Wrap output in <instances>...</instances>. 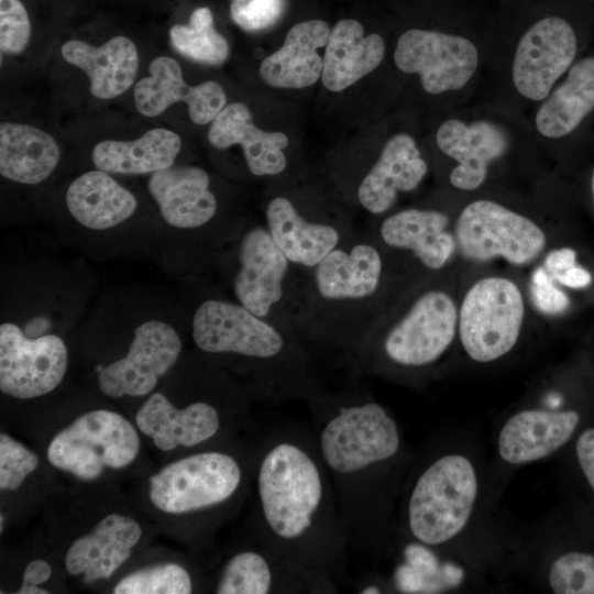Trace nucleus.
Masks as SVG:
<instances>
[{
  "label": "nucleus",
  "instance_id": "obj_1",
  "mask_svg": "<svg viewBox=\"0 0 594 594\" xmlns=\"http://www.w3.org/2000/svg\"><path fill=\"white\" fill-rule=\"evenodd\" d=\"M305 404L337 497L349 546L395 557L397 506L415 452L394 414L355 380L324 382Z\"/></svg>",
  "mask_w": 594,
  "mask_h": 594
},
{
  "label": "nucleus",
  "instance_id": "obj_2",
  "mask_svg": "<svg viewBox=\"0 0 594 594\" xmlns=\"http://www.w3.org/2000/svg\"><path fill=\"white\" fill-rule=\"evenodd\" d=\"M497 503L479 447L463 438L436 441L415 453L397 506L398 538L479 576L509 574L518 531L497 517Z\"/></svg>",
  "mask_w": 594,
  "mask_h": 594
},
{
  "label": "nucleus",
  "instance_id": "obj_3",
  "mask_svg": "<svg viewBox=\"0 0 594 594\" xmlns=\"http://www.w3.org/2000/svg\"><path fill=\"white\" fill-rule=\"evenodd\" d=\"M252 477L260 538L337 593L349 540L310 427H270L254 452Z\"/></svg>",
  "mask_w": 594,
  "mask_h": 594
},
{
  "label": "nucleus",
  "instance_id": "obj_4",
  "mask_svg": "<svg viewBox=\"0 0 594 594\" xmlns=\"http://www.w3.org/2000/svg\"><path fill=\"white\" fill-rule=\"evenodd\" d=\"M386 274L381 243L353 230L314 267H300L298 336L314 352L344 356L383 317Z\"/></svg>",
  "mask_w": 594,
  "mask_h": 594
},
{
  "label": "nucleus",
  "instance_id": "obj_5",
  "mask_svg": "<svg viewBox=\"0 0 594 594\" xmlns=\"http://www.w3.org/2000/svg\"><path fill=\"white\" fill-rule=\"evenodd\" d=\"M191 337L213 356L241 364L258 400L305 402L324 382L315 352L290 328L261 318L235 300L210 297L195 309Z\"/></svg>",
  "mask_w": 594,
  "mask_h": 594
},
{
  "label": "nucleus",
  "instance_id": "obj_6",
  "mask_svg": "<svg viewBox=\"0 0 594 594\" xmlns=\"http://www.w3.org/2000/svg\"><path fill=\"white\" fill-rule=\"evenodd\" d=\"M458 317L450 295L427 289L388 324L376 323L344 358L356 373L413 378L449 352Z\"/></svg>",
  "mask_w": 594,
  "mask_h": 594
},
{
  "label": "nucleus",
  "instance_id": "obj_7",
  "mask_svg": "<svg viewBox=\"0 0 594 594\" xmlns=\"http://www.w3.org/2000/svg\"><path fill=\"white\" fill-rule=\"evenodd\" d=\"M559 509L519 531L509 573L554 594H594V515L585 506Z\"/></svg>",
  "mask_w": 594,
  "mask_h": 594
},
{
  "label": "nucleus",
  "instance_id": "obj_8",
  "mask_svg": "<svg viewBox=\"0 0 594 594\" xmlns=\"http://www.w3.org/2000/svg\"><path fill=\"white\" fill-rule=\"evenodd\" d=\"M299 286L300 267L285 255L264 223L239 234L231 277L235 301L296 332Z\"/></svg>",
  "mask_w": 594,
  "mask_h": 594
},
{
  "label": "nucleus",
  "instance_id": "obj_9",
  "mask_svg": "<svg viewBox=\"0 0 594 594\" xmlns=\"http://www.w3.org/2000/svg\"><path fill=\"white\" fill-rule=\"evenodd\" d=\"M250 463L226 450H205L176 460L150 477V498L167 514L220 508L243 492L252 476Z\"/></svg>",
  "mask_w": 594,
  "mask_h": 594
},
{
  "label": "nucleus",
  "instance_id": "obj_10",
  "mask_svg": "<svg viewBox=\"0 0 594 594\" xmlns=\"http://www.w3.org/2000/svg\"><path fill=\"white\" fill-rule=\"evenodd\" d=\"M525 316L519 287L505 277H485L465 294L458 317L464 353L477 364L496 362L516 346Z\"/></svg>",
  "mask_w": 594,
  "mask_h": 594
},
{
  "label": "nucleus",
  "instance_id": "obj_11",
  "mask_svg": "<svg viewBox=\"0 0 594 594\" xmlns=\"http://www.w3.org/2000/svg\"><path fill=\"white\" fill-rule=\"evenodd\" d=\"M140 450V438L122 415L97 409L82 414L61 430L47 447V460L56 469L90 481L105 469L131 464Z\"/></svg>",
  "mask_w": 594,
  "mask_h": 594
},
{
  "label": "nucleus",
  "instance_id": "obj_12",
  "mask_svg": "<svg viewBox=\"0 0 594 594\" xmlns=\"http://www.w3.org/2000/svg\"><path fill=\"white\" fill-rule=\"evenodd\" d=\"M454 238L468 260L486 262L503 257L517 266L534 262L547 243L546 234L532 220L485 199L464 207Z\"/></svg>",
  "mask_w": 594,
  "mask_h": 594
},
{
  "label": "nucleus",
  "instance_id": "obj_13",
  "mask_svg": "<svg viewBox=\"0 0 594 594\" xmlns=\"http://www.w3.org/2000/svg\"><path fill=\"white\" fill-rule=\"evenodd\" d=\"M67 365V346L58 336L30 339L14 323L0 326L2 393L20 399L48 394L63 381Z\"/></svg>",
  "mask_w": 594,
  "mask_h": 594
},
{
  "label": "nucleus",
  "instance_id": "obj_14",
  "mask_svg": "<svg viewBox=\"0 0 594 594\" xmlns=\"http://www.w3.org/2000/svg\"><path fill=\"white\" fill-rule=\"evenodd\" d=\"M394 61L402 72L419 74L424 89L438 95L463 88L476 70L479 54L465 37L411 29L399 36Z\"/></svg>",
  "mask_w": 594,
  "mask_h": 594
},
{
  "label": "nucleus",
  "instance_id": "obj_15",
  "mask_svg": "<svg viewBox=\"0 0 594 594\" xmlns=\"http://www.w3.org/2000/svg\"><path fill=\"white\" fill-rule=\"evenodd\" d=\"M261 539V538H260ZM217 594L334 593L317 574L273 544H260L232 554L215 585Z\"/></svg>",
  "mask_w": 594,
  "mask_h": 594
},
{
  "label": "nucleus",
  "instance_id": "obj_16",
  "mask_svg": "<svg viewBox=\"0 0 594 594\" xmlns=\"http://www.w3.org/2000/svg\"><path fill=\"white\" fill-rule=\"evenodd\" d=\"M182 348L179 334L168 323L160 320L141 323L127 355L100 371L99 389L113 398L148 395L177 362Z\"/></svg>",
  "mask_w": 594,
  "mask_h": 594
},
{
  "label": "nucleus",
  "instance_id": "obj_17",
  "mask_svg": "<svg viewBox=\"0 0 594 594\" xmlns=\"http://www.w3.org/2000/svg\"><path fill=\"white\" fill-rule=\"evenodd\" d=\"M576 36L563 19L550 16L531 25L521 36L513 62L517 91L530 100H543L571 66Z\"/></svg>",
  "mask_w": 594,
  "mask_h": 594
},
{
  "label": "nucleus",
  "instance_id": "obj_18",
  "mask_svg": "<svg viewBox=\"0 0 594 594\" xmlns=\"http://www.w3.org/2000/svg\"><path fill=\"white\" fill-rule=\"evenodd\" d=\"M264 224L285 255L301 268L314 267L354 230L341 217L308 213L283 195L268 200Z\"/></svg>",
  "mask_w": 594,
  "mask_h": 594
},
{
  "label": "nucleus",
  "instance_id": "obj_19",
  "mask_svg": "<svg viewBox=\"0 0 594 594\" xmlns=\"http://www.w3.org/2000/svg\"><path fill=\"white\" fill-rule=\"evenodd\" d=\"M148 70L150 76L139 80L133 92L135 107L145 117H157L169 106L185 102L190 120L204 125L226 107L227 96L218 82L187 85L179 63L172 57L154 58Z\"/></svg>",
  "mask_w": 594,
  "mask_h": 594
},
{
  "label": "nucleus",
  "instance_id": "obj_20",
  "mask_svg": "<svg viewBox=\"0 0 594 594\" xmlns=\"http://www.w3.org/2000/svg\"><path fill=\"white\" fill-rule=\"evenodd\" d=\"M138 428L163 451L195 448L213 440L223 429L224 413L207 399L176 408L161 393L152 394L135 415Z\"/></svg>",
  "mask_w": 594,
  "mask_h": 594
},
{
  "label": "nucleus",
  "instance_id": "obj_21",
  "mask_svg": "<svg viewBox=\"0 0 594 594\" xmlns=\"http://www.w3.org/2000/svg\"><path fill=\"white\" fill-rule=\"evenodd\" d=\"M428 172L415 140L406 133L392 136L358 185L356 200L371 215H382L399 193L416 189Z\"/></svg>",
  "mask_w": 594,
  "mask_h": 594
},
{
  "label": "nucleus",
  "instance_id": "obj_22",
  "mask_svg": "<svg viewBox=\"0 0 594 594\" xmlns=\"http://www.w3.org/2000/svg\"><path fill=\"white\" fill-rule=\"evenodd\" d=\"M448 227L449 217L441 211L409 208L386 217L373 235L385 250L409 253L425 268L439 271L457 248Z\"/></svg>",
  "mask_w": 594,
  "mask_h": 594
},
{
  "label": "nucleus",
  "instance_id": "obj_23",
  "mask_svg": "<svg viewBox=\"0 0 594 594\" xmlns=\"http://www.w3.org/2000/svg\"><path fill=\"white\" fill-rule=\"evenodd\" d=\"M436 141L444 154L459 163L450 174V183L461 190L477 189L486 178L490 163L508 148L506 132L485 120L471 124L448 120L439 127Z\"/></svg>",
  "mask_w": 594,
  "mask_h": 594
},
{
  "label": "nucleus",
  "instance_id": "obj_24",
  "mask_svg": "<svg viewBox=\"0 0 594 594\" xmlns=\"http://www.w3.org/2000/svg\"><path fill=\"white\" fill-rule=\"evenodd\" d=\"M147 188L163 219L172 227L198 229L217 215L218 201L210 189V177L198 166H170L155 172Z\"/></svg>",
  "mask_w": 594,
  "mask_h": 594
},
{
  "label": "nucleus",
  "instance_id": "obj_25",
  "mask_svg": "<svg viewBox=\"0 0 594 594\" xmlns=\"http://www.w3.org/2000/svg\"><path fill=\"white\" fill-rule=\"evenodd\" d=\"M141 536L134 518L110 514L70 544L65 568L72 575H82L85 583L109 579L129 559Z\"/></svg>",
  "mask_w": 594,
  "mask_h": 594
},
{
  "label": "nucleus",
  "instance_id": "obj_26",
  "mask_svg": "<svg viewBox=\"0 0 594 594\" xmlns=\"http://www.w3.org/2000/svg\"><path fill=\"white\" fill-rule=\"evenodd\" d=\"M208 141L218 150L241 145L254 176H277L287 168L284 153L289 143L287 135L254 125L250 110L241 102L229 103L218 113L209 128Z\"/></svg>",
  "mask_w": 594,
  "mask_h": 594
},
{
  "label": "nucleus",
  "instance_id": "obj_27",
  "mask_svg": "<svg viewBox=\"0 0 594 594\" xmlns=\"http://www.w3.org/2000/svg\"><path fill=\"white\" fill-rule=\"evenodd\" d=\"M330 32L329 24L322 20L295 24L282 47L262 61L258 70L262 80L271 87L288 89L316 84L323 63L317 50L327 45Z\"/></svg>",
  "mask_w": 594,
  "mask_h": 594
},
{
  "label": "nucleus",
  "instance_id": "obj_28",
  "mask_svg": "<svg viewBox=\"0 0 594 594\" xmlns=\"http://www.w3.org/2000/svg\"><path fill=\"white\" fill-rule=\"evenodd\" d=\"M61 52L67 63L88 76L90 92L99 99L122 95L132 86L138 74V48L125 36H113L101 46L70 40L62 46Z\"/></svg>",
  "mask_w": 594,
  "mask_h": 594
},
{
  "label": "nucleus",
  "instance_id": "obj_29",
  "mask_svg": "<svg viewBox=\"0 0 594 594\" xmlns=\"http://www.w3.org/2000/svg\"><path fill=\"white\" fill-rule=\"evenodd\" d=\"M385 43L381 35L364 36L363 25L352 19L332 28L323 55L321 80L334 92L344 90L373 72L382 62Z\"/></svg>",
  "mask_w": 594,
  "mask_h": 594
},
{
  "label": "nucleus",
  "instance_id": "obj_30",
  "mask_svg": "<svg viewBox=\"0 0 594 594\" xmlns=\"http://www.w3.org/2000/svg\"><path fill=\"white\" fill-rule=\"evenodd\" d=\"M66 205L81 226L106 230L130 218L138 201L107 172L96 169L80 175L69 185Z\"/></svg>",
  "mask_w": 594,
  "mask_h": 594
},
{
  "label": "nucleus",
  "instance_id": "obj_31",
  "mask_svg": "<svg viewBox=\"0 0 594 594\" xmlns=\"http://www.w3.org/2000/svg\"><path fill=\"white\" fill-rule=\"evenodd\" d=\"M59 148L43 130L16 122L0 124V173L15 183L35 185L56 168Z\"/></svg>",
  "mask_w": 594,
  "mask_h": 594
},
{
  "label": "nucleus",
  "instance_id": "obj_32",
  "mask_svg": "<svg viewBox=\"0 0 594 594\" xmlns=\"http://www.w3.org/2000/svg\"><path fill=\"white\" fill-rule=\"evenodd\" d=\"M182 147L177 133L155 128L133 141L105 140L92 150L91 158L97 169L142 175L173 166Z\"/></svg>",
  "mask_w": 594,
  "mask_h": 594
},
{
  "label": "nucleus",
  "instance_id": "obj_33",
  "mask_svg": "<svg viewBox=\"0 0 594 594\" xmlns=\"http://www.w3.org/2000/svg\"><path fill=\"white\" fill-rule=\"evenodd\" d=\"M398 565L391 580L395 593H439L459 590L463 578H476L465 566L418 542L398 538Z\"/></svg>",
  "mask_w": 594,
  "mask_h": 594
},
{
  "label": "nucleus",
  "instance_id": "obj_34",
  "mask_svg": "<svg viewBox=\"0 0 594 594\" xmlns=\"http://www.w3.org/2000/svg\"><path fill=\"white\" fill-rule=\"evenodd\" d=\"M594 109V57L574 64L565 80L550 91L536 114V128L546 138L571 133Z\"/></svg>",
  "mask_w": 594,
  "mask_h": 594
},
{
  "label": "nucleus",
  "instance_id": "obj_35",
  "mask_svg": "<svg viewBox=\"0 0 594 594\" xmlns=\"http://www.w3.org/2000/svg\"><path fill=\"white\" fill-rule=\"evenodd\" d=\"M172 46L183 56L205 65L219 66L229 56V44L216 29L208 7L195 9L188 24L169 29Z\"/></svg>",
  "mask_w": 594,
  "mask_h": 594
},
{
  "label": "nucleus",
  "instance_id": "obj_36",
  "mask_svg": "<svg viewBox=\"0 0 594 594\" xmlns=\"http://www.w3.org/2000/svg\"><path fill=\"white\" fill-rule=\"evenodd\" d=\"M194 585L189 572L177 563L148 565L121 579L114 594H189Z\"/></svg>",
  "mask_w": 594,
  "mask_h": 594
},
{
  "label": "nucleus",
  "instance_id": "obj_37",
  "mask_svg": "<svg viewBox=\"0 0 594 594\" xmlns=\"http://www.w3.org/2000/svg\"><path fill=\"white\" fill-rule=\"evenodd\" d=\"M38 465V457L11 438L0 435V488L15 491Z\"/></svg>",
  "mask_w": 594,
  "mask_h": 594
},
{
  "label": "nucleus",
  "instance_id": "obj_38",
  "mask_svg": "<svg viewBox=\"0 0 594 594\" xmlns=\"http://www.w3.org/2000/svg\"><path fill=\"white\" fill-rule=\"evenodd\" d=\"M563 452L585 492L586 507L594 515V420L590 419Z\"/></svg>",
  "mask_w": 594,
  "mask_h": 594
},
{
  "label": "nucleus",
  "instance_id": "obj_39",
  "mask_svg": "<svg viewBox=\"0 0 594 594\" xmlns=\"http://www.w3.org/2000/svg\"><path fill=\"white\" fill-rule=\"evenodd\" d=\"M31 37V20L21 0H0V48L6 54H19Z\"/></svg>",
  "mask_w": 594,
  "mask_h": 594
},
{
  "label": "nucleus",
  "instance_id": "obj_40",
  "mask_svg": "<svg viewBox=\"0 0 594 594\" xmlns=\"http://www.w3.org/2000/svg\"><path fill=\"white\" fill-rule=\"evenodd\" d=\"M286 0H231L230 15L246 32H256L274 25L283 15Z\"/></svg>",
  "mask_w": 594,
  "mask_h": 594
},
{
  "label": "nucleus",
  "instance_id": "obj_41",
  "mask_svg": "<svg viewBox=\"0 0 594 594\" xmlns=\"http://www.w3.org/2000/svg\"><path fill=\"white\" fill-rule=\"evenodd\" d=\"M575 251L570 248L549 252L544 258V270L559 284L569 288L581 289L592 282L591 274L576 265Z\"/></svg>",
  "mask_w": 594,
  "mask_h": 594
},
{
  "label": "nucleus",
  "instance_id": "obj_42",
  "mask_svg": "<svg viewBox=\"0 0 594 594\" xmlns=\"http://www.w3.org/2000/svg\"><path fill=\"white\" fill-rule=\"evenodd\" d=\"M530 295L535 307L543 315L562 314L570 305L566 294L558 288L554 279L542 267L532 274Z\"/></svg>",
  "mask_w": 594,
  "mask_h": 594
},
{
  "label": "nucleus",
  "instance_id": "obj_43",
  "mask_svg": "<svg viewBox=\"0 0 594 594\" xmlns=\"http://www.w3.org/2000/svg\"><path fill=\"white\" fill-rule=\"evenodd\" d=\"M52 575L50 564L44 560L31 561L23 572L22 585L15 592L18 594H47L48 591L40 587V584L45 583Z\"/></svg>",
  "mask_w": 594,
  "mask_h": 594
},
{
  "label": "nucleus",
  "instance_id": "obj_44",
  "mask_svg": "<svg viewBox=\"0 0 594 594\" xmlns=\"http://www.w3.org/2000/svg\"><path fill=\"white\" fill-rule=\"evenodd\" d=\"M356 592L360 594H383L395 593L391 580L382 576H374L360 581V585L356 586Z\"/></svg>",
  "mask_w": 594,
  "mask_h": 594
},
{
  "label": "nucleus",
  "instance_id": "obj_45",
  "mask_svg": "<svg viewBox=\"0 0 594 594\" xmlns=\"http://www.w3.org/2000/svg\"><path fill=\"white\" fill-rule=\"evenodd\" d=\"M3 520H4V519H3V516H1V518H0V521H1L0 529H1V531H2V529H3Z\"/></svg>",
  "mask_w": 594,
  "mask_h": 594
},
{
  "label": "nucleus",
  "instance_id": "obj_46",
  "mask_svg": "<svg viewBox=\"0 0 594 594\" xmlns=\"http://www.w3.org/2000/svg\"><path fill=\"white\" fill-rule=\"evenodd\" d=\"M592 188H593V197H594V173H593V179H592Z\"/></svg>",
  "mask_w": 594,
  "mask_h": 594
}]
</instances>
